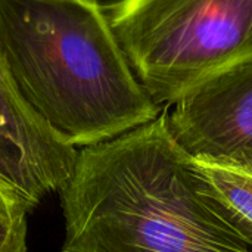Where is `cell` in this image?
<instances>
[{
    "mask_svg": "<svg viewBox=\"0 0 252 252\" xmlns=\"http://www.w3.org/2000/svg\"><path fill=\"white\" fill-rule=\"evenodd\" d=\"M77 154L25 102L0 46V183L35 210L66 185Z\"/></svg>",
    "mask_w": 252,
    "mask_h": 252,
    "instance_id": "cell-5",
    "label": "cell"
},
{
    "mask_svg": "<svg viewBox=\"0 0 252 252\" xmlns=\"http://www.w3.org/2000/svg\"><path fill=\"white\" fill-rule=\"evenodd\" d=\"M198 162L221 201L252 229V173L199 159Z\"/></svg>",
    "mask_w": 252,
    "mask_h": 252,
    "instance_id": "cell-6",
    "label": "cell"
},
{
    "mask_svg": "<svg viewBox=\"0 0 252 252\" xmlns=\"http://www.w3.org/2000/svg\"><path fill=\"white\" fill-rule=\"evenodd\" d=\"M32 208L12 189L0 183V217H16L30 214Z\"/></svg>",
    "mask_w": 252,
    "mask_h": 252,
    "instance_id": "cell-8",
    "label": "cell"
},
{
    "mask_svg": "<svg viewBox=\"0 0 252 252\" xmlns=\"http://www.w3.org/2000/svg\"><path fill=\"white\" fill-rule=\"evenodd\" d=\"M0 46L25 102L74 148L164 111L136 78L99 0H0Z\"/></svg>",
    "mask_w": 252,
    "mask_h": 252,
    "instance_id": "cell-2",
    "label": "cell"
},
{
    "mask_svg": "<svg viewBox=\"0 0 252 252\" xmlns=\"http://www.w3.org/2000/svg\"><path fill=\"white\" fill-rule=\"evenodd\" d=\"M59 193L62 252H252V229L176 140L165 109L81 148Z\"/></svg>",
    "mask_w": 252,
    "mask_h": 252,
    "instance_id": "cell-1",
    "label": "cell"
},
{
    "mask_svg": "<svg viewBox=\"0 0 252 252\" xmlns=\"http://www.w3.org/2000/svg\"><path fill=\"white\" fill-rule=\"evenodd\" d=\"M103 9L136 78L162 109L252 62V0H111Z\"/></svg>",
    "mask_w": 252,
    "mask_h": 252,
    "instance_id": "cell-3",
    "label": "cell"
},
{
    "mask_svg": "<svg viewBox=\"0 0 252 252\" xmlns=\"http://www.w3.org/2000/svg\"><path fill=\"white\" fill-rule=\"evenodd\" d=\"M168 109L170 130L192 157L252 173V62L207 81Z\"/></svg>",
    "mask_w": 252,
    "mask_h": 252,
    "instance_id": "cell-4",
    "label": "cell"
},
{
    "mask_svg": "<svg viewBox=\"0 0 252 252\" xmlns=\"http://www.w3.org/2000/svg\"><path fill=\"white\" fill-rule=\"evenodd\" d=\"M0 252H28L27 214L0 217Z\"/></svg>",
    "mask_w": 252,
    "mask_h": 252,
    "instance_id": "cell-7",
    "label": "cell"
}]
</instances>
